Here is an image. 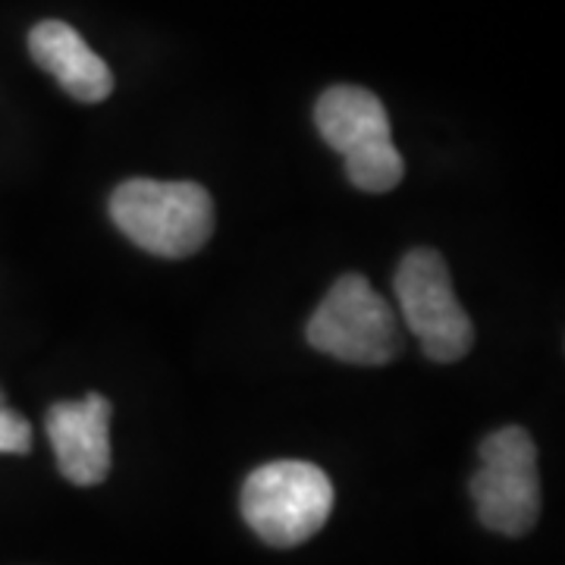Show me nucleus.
<instances>
[{
    "mask_svg": "<svg viewBox=\"0 0 565 565\" xmlns=\"http://www.w3.org/2000/svg\"><path fill=\"white\" fill-rule=\"evenodd\" d=\"M110 221L141 252L180 262L214 233V199L199 182L126 180L110 195Z\"/></svg>",
    "mask_w": 565,
    "mask_h": 565,
    "instance_id": "obj_1",
    "label": "nucleus"
},
{
    "mask_svg": "<svg viewBox=\"0 0 565 565\" xmlns=\"http://www.w3.org/2000/svg\"><path fill=\"white\" fill-rule=\"evenodd\" d=\"M321 139L343 154L345 177L355 189L381 195L405 177L403 154L393 145L384 102L362 85H333L315 104Z\"/></svg>",
    "mask_w": 565,
    "mask_h": 565,
    "instance_id": "obj_2",
    "label": "nucleus"
},
{
    "mask_svg": "<svg viewBox=\"0 0 565 565\" xmlns=\"http://www.w3.org/2000/svg\"><path fill=\"white\" fill-rule=\"evenodd\" d=\"M245 525L267 546L289 550L311 541L333 512L327 471L302 459H277L255 468L239 493Z\"/></svg>",
    "mask_w": 565,
    "mask_h": 565,
    "instance_id": "obj_3",
    "label": "nucleus"
},
{
    "mask_svg": "<svg viewBox=\"0 0 565 565\" xmlns=\"http://www.w3.org/2000/svg\"><path fill=\"white\" fill-rule=\"evenodd\" d=\"M305 340L337 362L364 367L390 364L403 349L396 311L362 274H343L327 289L305 327Z\"/></svg>",
    "mask_w": 565,
    "mask_h": 565,
    "instance_id": "obj_4",
    "label": "nucleus"
},
{
    "mask_svg": "<svg viewBox=\"0 0 565 565\" xmlns=\"http://www.w3.org/2000/svg\"><path fill=\"white\" fill-rule=\"evenodd\" d=\"M478 456L481 468L468 481L478 522L503 537H525L541 519V471L531 434L519 424L500 427L481 440Z\"/></svg>",
    "mask_w": 565,
    "mask_h": 565,
    "instance_id": "obj_5",
    "label": "nucleus"
},
{
    "mask_svg": "<svg viewBox=\"0 0 565 565\" xmlns=\"http://www.w3.org/2000/svg\"><path fill=\"white\" fill-rule=\"evenodd\" d=\"M396 302L405 327L415 333L430 362H459L475 345V323L459 302L444 255L434 248H412L396 277Z\"/></svg>",
    "mask_w": 565,
    "mask_h": 565,
    "instance_id": "obj_6",
    "label": "nucleus"
},
{
    "mask_svg": "<svg viewBox=\"0 0 565 565\" xmlns=\"http://www.w3.org/2000/svg\"><path fill=\"white\" fill-rule=\"evenodd\" d=\"M110 415L102 393L54 403L44 415V430L57 456L61 475L76 487H95L110 475Z\"/></svg>",
    "mask_w": 565,
    "mask_h": 565,
    "instance_id": "obj_7",
    "label": "nucleus"
},
{
    "mask_svg": "<svg viewBox=\"0 0 565 565\" xmlns=\"http://www.w3.org/2000/svg\"><path fill=\"white\" fill-rule=\"evenodd\" d=\"M29 54L44 73L61 82V88L82 104H102L114 92L110 66L85 44L73 25L44 20L29 32Z\"/></svg>",
    "mask_w": 565,
    "mask_h": 565,
    "instance_id": "obj_8",
    "label": "nucleus"
},
{
    "mask_svg": "<svg viewBox=\"0 0 565 565\" xmlns=\"http://www.w3.org/2000/svg\"><path fill=\"white\" fill-rule=\"evenodd\" d=\"M32 449V427L22 418L20 412L3 405V393H0V456H25Z\"/></svg>",
    "mask_w": 565,
    "mask_h": 565,
    "instance_id": "obj_9",
    "label": "nucleus"
}]
</instances>
